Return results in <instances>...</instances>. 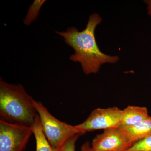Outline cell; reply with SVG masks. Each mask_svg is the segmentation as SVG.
<instances>
[{"instance_id":"1","label":"cell","mask_w":151,"mask_h":151,"mask_svg":"<svg viewBox=\"0 0 151 151\" xmlns=\"http://www.w3.org/2000/svg\"><path fill=\"white\" fill-rule=\"evenodd\" d=\"M102 21L100 16L94 13L89 16L86 28L81 31L72 27L66 31L55 32L73 49L75 53L69 58L74 62L80 63L83 72L86 75L97 73L104 63H115L119 60V56L104 54L98 47L94 33Z\"/></svg>"},{"instance_id":"2","label":"cell","mask_w":151,"mask_h":151,"mask_svg":"<svg viewBox=\"0 0 151 151\" xmlns=\"http://www.w3.org/2000/svg\"><path fill=\"white\" fill-rule=\"evenodd\" d=\"M31 96L20 84H9L0 80L1 120L31 127L38 113Z\"/></svg>"},{"instance_id":"3","label":"cell","mask_w":151,"mask_h":151,"mask_svg":"<svg viewBox=\"0 0 151 151\" xmlns=\"http://www.w3.org/2000/svg\"><path fill=\"white\" fill-rule=\"evenodd\" d=\"M33 104L39 116L44 134L54 148H60L66 141L76 135L84 134L76 126H71L56 119L41 102L34 100Z\"/></svg>"},{"instance_id":"4","label":"cell","mask_w":151,"mask_h":151,"mask_svg":"<svg viewBox=\"0 0 151 151\" xmlns=\"http://www.w3.org/2000/svg\"><path fill=\"white\" fill-rule=\"evenodd\" d=\"M122 113V110L117 107L97 108L76 127L84 134L95 130L118 129L121 127Z\"/></svg>"},{"instance_id":"5","label":"cell","mask_w":151,"mask_h":151,"mask_svg":"<svg viewBox=\"0 0 151 151\" xmlns=\"http://www.w3.org/2000/svg\"><path fill=\"white\" fill-rule=\"evenodd\" d=\"M32 134L31 127L0 120V151H22Z\"/></svg>"},{"instance_id":"6","label":"cell","mask_w":151,"mask_h":151,"mask_svg":"<svg viewBox=\"0 0 151 151\" xmlns=\"http://www.w3.org/2000/svg\"><path fill=\"white\" fill-rule=\"evenodd\" d=\"M132 146L118 129L104 130L92 141L91 151H126Z\"/></svg>"},{"instance_id":"7","label":"cell","mask_w":151,"mask_h":151,"mask_svg":"<svg viewBox=\"0 0 151 151\" xmlns=\"http://www.w3.org/2000/svg\"><path fill=\"white\" fill-rule=\"evenodd\" d=\"M119 129L133 145L151 136V116L134 126Z\"/></svg>"},{"instance_id":"8","label":"cell","mask_w":151,"mask_h":151,"mask_svg":"<svg viewBox=\"0 0 151 151\" xmlns=\"http://www.w3.org/2000/svg\"><path fill=\"white\" fill-rule=\"evenodd\" d=\"M147 109L146 107L128 106L122 110L121 127L134 126L148 118Z\"/></svg>"},{"instance_id":"9","label":"cell","mask_w":151,"mask_h":151,"mask_svg":"<svg viewBox=\"0 0 151 151\" xmlns=\"http://www.w3.org/2000/svg\"><path fill=\"white\" fill-rule=\"evenodd\" d=\"M31 128L35 139L36 151H61V147L54 148L49 142L42 131L38 114Z\"/></svg>"},{"instance_id":"10","label":"cell","mask_w":151,"mask_h":151,"mask_svg":"<svg viewBox=\"0 0 151 151\" xmlns=\"http://www.w3.org/2000/svg\"><path fill=\"white\" fill-rule=\"evenodd\" d=\"M45 0H35L29 7L27 14L23 20V22L27 26L29 25L32 22L37 19L41 8Z\"/></svg>"},{"instance_id":"11","label":"cell","mask_w":151,"mask_h":151,"mask_svg":"<svg viewBox=\"0 0 151 151\" xmlns=\"http://www.w3.org/2000/svg\"><path fill=\"white\" fill-rule=\"evenodd\" d=\"M126 151H151V136L135 143Z\"/></svg>"},{"instance_id":"12","label":"cell","mask_w":151,"mask_h":151,"mask_svg":"<svg viewBox=\"0 0 151 151\" xmlns=\"http://www.w3.org/2000/svg\"><path fill=\"white\" fill-rule=\"evenodd\" d=\"M83 134H78L70 138L61 147V151H75L76 143L79 137Z\"/></svg>"},{"instance_id":"13","label":"cell","mask_w":151,"mask_h":151,"mask_svg":"<svg viewBox=\"0 0 151 151\" xmlns=\"http://www.w3.org/2000/svg\"><path fill=\"white\" fill-rule=\"evenodd\" d=\"M91 145L90 143L88 142H86L83 144L81 147V151H91Z\"/></svg>"},{"instance_id":"14","label":"cell","mask_w":151,"mask_h":151,"mask_svg":"<svg viewBox=\"0 0 151 151\" xmlns=\"http://www.w3.org/2000/svg\"><path fill=\"white\" fill-rule=\"evenodd\" d=\"M145 3L148 5L147 10L149 14L151 17V0L145 1Z\"/></svg>"}]
</instances>
